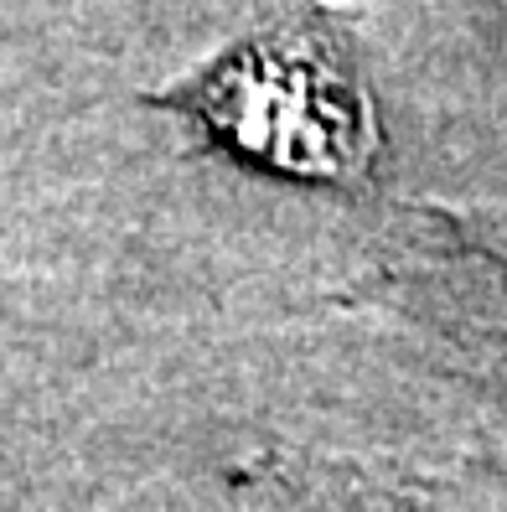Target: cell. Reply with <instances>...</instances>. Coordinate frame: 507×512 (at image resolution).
<instances>
[{
  "label": "cell",
  "mask_w": 507,
  "mask_h": 512,
  "mask_svg": "<svg viewBox=\"0 0 507 512\" xmlns=\"http://www.w3.org/2000/svg\"><path fill=\"white\" fill-rule=\"evenodd\" d=\"M145 104L182 114L233 161L295 182L352 187L378 161V109L352 11L332 0H259L244 37Z\"/></svg>",
  "instance_id": "obj_1"
}]
</instances>
